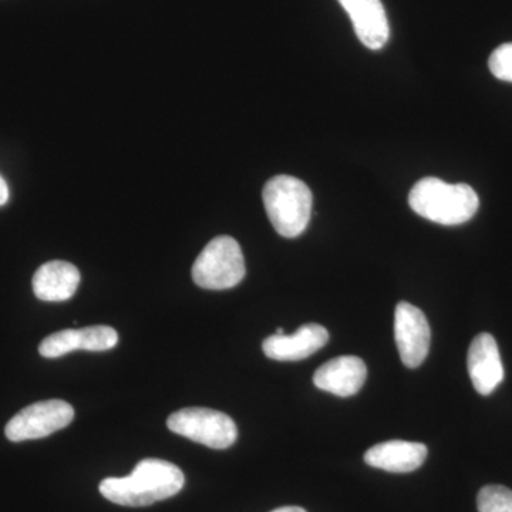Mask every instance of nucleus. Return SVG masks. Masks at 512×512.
I'll return each instance as SVG.
<instances>
[{
	"mask_svg": "<svg viewBox=\"0 0 512 512\" xmlns=\"http://www.w3.org/2000/svg\"><path fill=\"white\" fill-rule=\"evenodd\" d=\"M262 198L269 221L281 237L296 238L305 232L311 221L313 197L303 181L278 175L266 183Z\"/></svg>",
	"mask_w": 512,
	"mask_h": 512,
	"instance_id": "nucleus-3",
	"label": "nucleus"
},
{
	"mask_svg": "<svg viewBox=\"0 0 512 512\" xmlns=\"http://www.w3.org/2000/svg\"><path fill=\"white\" fill-rule=\"evenodd\" d=\"M183 471L170 461L141 460L127 477H110L100 483V493L111 503L124 507H148L174 497L183 490Z\"/></svg>",
	"mask_w": 512,
	"mask_h": 512,
	"instance_id": "nucleus-1",
	"label": "nucleus"
},
{
	"mask_svg": "<svg viewBox=\"0 0 512 512\" xmlns=\"http://www.w3.org/2000/svg\"><path fill=\"white\" fill-rule=\"evenodd\" d=\"M467 367L474 389L481 396H490L503 383V362L493 335L480 333L474 338L468 349Z\"/></svg>",
	"mask_w": 512,
	"mask_h": 512,
	"instance_id": "nucleus-9",
	"label": "nucleus"
},
{
	"mask_svg": "<svg viewBox=\"0 0 512 512\" xmlns=\"http://www.w3.org/2000/svg\"><path fill=\"white\" fill-rule=\"evenodd\" d=\"M488 66L498 80L512 83V43H505L495 49L488 60Z\"/></svg>",
	"mask_w": 512,
	"mask_h": 512,
	"instance_id": "nucleus-16",
	"label": "nucleus"
},
{
	"mask_svg": "<svg viewBox=\"0 0 512 512\" xmlns=\"http://www.w3.org/2000/svg\"><path fill=\"white\" fill-rule=\"evenodd\" d=\"M271 512H306V511L303 510V508H301V507H293V505H291V507L276 508V510L271 511Z\"/></svg>",
	"mask_w": 512,
	"mask_h": 512,
	"instance_id": "nucleus-18",
	"label": "nucleus"
},
{
	"mask_svg": "<svg viewBox=\"0 0 512 512\" xmlns=\"http://www.w3.org/2000/svg\"><path fill=\"white\" fill-rule=\"evenodd\" d=\"M427 454L429 450L424 444L392 440L369 448L365 461L370 467L389 473H412L423 466Z\"/></svg>",
	"mask_w": 512,
	"mask_h": 512,
	"instance_id": "nucleus-13",
	"label": "nucleus"
},
{
	"mask_svg": "<svg viewBox=\"0 0 512 512\" xmlns=\"http://www.w3.org/2000/svg\"><path fill=\"white\" fill-rule=\"evenodd\" d=\"M365 362L356 356H339L319 367L313 376V383L339 397L355 396L366 382Z\"/></svg>",
	"mask_w": 512,
	"mask_h": 512,
	"instance_id": "nucleus-12",
	"label": "nucleus"
},
{
	"mask_svg": "<svg viewBox=\"0 0 512 512\" xmlns=\"http://www.w3.org/2000/svg\"><path fill=\"white\" fill-rule=\"evenodd\" d=\"M409 204L420 217L436 224H466L476 215L480 198L467 184H448L439 178L427 177L414 185Z\"/></svg>",
	"mask_w": 512,
	"mask_h": 512,
	"instance_id": "nucleus-2",
	"label": "nucleus"
},
{
	"mask_svg": "<svg viewBox=\"0 0 512 512\" xmlns=\"http://www.w3.org/2000/svg\"><path fill=\"white\" fill-rule=\"evenodd\" d=\"M167 426L178 436L215 450L231 447L238 439L237 424L228 414L204 407L178 410L168 417Z\"/></svg>",
	"mask_w": 512,
	"mask_h": 512,
	"instance_id": "nucleus-5",
	"label": "nucleus"
},
{
	"mask_svg": "<svg viewBox=\"0 0 512 512\" xmlns=\"http://www.w3.org/2000/svg\"><path fill=\"white\" fill-rule=\"evenodd\" d=\"M74 419L72 404L63 400H46L20 410L6 424L5 434L13 443L43 439L69 426Z\"/></svg>",
	"mask_w": 512,
	"mask_h": 512,
	"instance_id": "nucleus-6",
	"label": "nucleus"
},
{
	"mask_svg": "<svg viewBox=\"0 0 512 512\" xmlns=\"http://www.w3.org/2000/svg\"><path fill=\"white\" fill-rule=\"evenodd\" d=\"M478 512H512V490L503 485H485L477 497Z\"/></svg>",
	"mask_w": 512,
	"mask_h": 512,
	"instance_id": "nucleus-15",
	"label": "nucleus"
},
{
	"mask_svg": "<svg viewBox=\"0 0 512 512\" xmlns=\"http://www.w3.org/2000/svg\"><path fill=\"white\" fill-rule=\"evenodd\" d=\"M329 332L318 323H308L293 335H274L264 340V353L278 362H299L312 356L328 343Z\"/></svg>",
	"mask_w": 512,
	"mask_h": 512,
	"instance_id": "nucleus-10",
	"label": "nucleus"
},
{
	"mask_svg": "<svg viewBox=\"0 0 512 512\" xmlns=\"http://www.w3.org/2000/svg\"><path fill=\"white\" fill-rule=\"evenodd\" d=\"M117 342H119V335L110 326L64 329L43 339L39 346V353L47 359H55V357L67 355L73 350L106 352V350L113 349Z\"/></svg>",
	"mask_w": 512,
	"mask_h": 512,
	"instance_id": "nucleus-8",
	"label": "nucleus"
},
{
	"mask_svg": "<svg viewBox=\"0 0 512 512\" xmlns=\"http://www.w3.org/2000/svg\"><path fill=\"white\" fill-rule=\"evenodd\" d=\"M275 335H279V336L285 335L284 329H282V328L276 329Z\"/></svg>",
	"mask_w": 512,
	"mask_h": 512,
	"instance_id": "nucleus-19",
	"label": "nucleus"
},
{
	"mask_svg": "<svg viewBox=\"0 0 512 512\" xmlns=\"http://www.w3.org/2000/svg\"><path fill=\"white\" fill-rule=\"evenodd\" d=\"M9 187L8 183H6L5 178L0 175V207H3V205L8 204L9 201Z\"/></svg>",
	"mask_w": 512,
	"mask_h": 512,
	"instance_id": "nucleus-17",
	"label": "nucleus"
},
{
	"mask_svg": "<svg viewBox=\"0 0 512 512\" xmlns=\"http://www.w3.org/2000/svg\"><path fill=\"white\" fill-rule=\"evenodd\" d=\"M33 292L40 301L63 302L72 298L80 285V272L70 262L50 261L33 276Z\"/></svg>",
	"mask_w": 512,
	"mask_h": 512,
	"instance_id": "nucleus-14",
	"label": "nucleus"
},
{
	"mask_svg": "<svg viewBox=\"0 0 512 512\" xmlns=\"http://www.w3.org/2000/svg\"><path fill=\"white\" fill-rule=\"evenodd\" d=\"M348 12L362 45L380 50L389 42L390 28L386 10L380 0H338Z\"/></svg>",
	"mask_w": 512,
	"mask_h": 512,
	"instance_id": "nucleus-11",
	"label": "nucleus"
},
{
	"mask_svg": "<svg viewBox=\"0 0 512 512\" xmlns=\"http://www.w3.org/2000/svg\"><path fill=\"white\" fill-rule=\"evenodd\" d=\"M245 272L244 254L238 242L222 235L202 249L192 266V279L200 288L224 291L241 284Z\"/></svg>",
	"mask_w": 512,
	"mask_h": 512,
	"instance_id": "nucleus-4",
	"label": "nucleus"
},
{
	"mask_svg": "<svg viewBox=\"0 0 512 512\" xmlns=\"http://www.w3.org/2000/svg\"><path fill=\"white\" fill-rule=\"evenodd\" d=\"M394 338L403 365L419 367L430 350L431 330L426 315L416 306L400 302L394 312Z\"/></svg>",
	"mask_w": 512,
	"mask_h": 512,
	"instance_id": "nucleus-7",
	"label": "nucleus"
}]
</instances>
